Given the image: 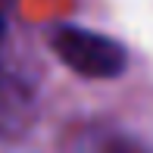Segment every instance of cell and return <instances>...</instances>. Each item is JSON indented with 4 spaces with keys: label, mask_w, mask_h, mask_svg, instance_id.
<instances>
[{
    "label": "cell",
    "mask_w": 153,
    "mask_h": 153,
    "mask_svg": "<svg viewBox=\"0 0 153 153\" xmlns=\"http://www.w3.org/2000/svg\"><path fill=\"white\" fill-rule=\"evenodd\" d=\"M50 50L66 69L81 78L109 81L119 78L128 69V47L109 34L78 28V25H59L50 31Z\"/></svg>",
    "instance_id": "1"
},
{
    "label": "cell",
    "mask_w": 153,
    "mask_h": 153,
    "mask_svg": "<svg viewBox=\"0 0 153 153\" xmlns=\"http://www.w3.org/2000/svg\"><path fill=\"white\" fill-rule=\"evenodd\" d=\"M31 91L0 69V137H19L31 119Z\"/></svg>",
    "instance_id": "2"
},
{
    "label": "cell",
    "mask_w": 153,
    "mask_h": 153,
    "mask_svg": "<svg viewBox=\"0 0 153 153\" xmlns=\"http://www.w3.org/2000/svg\"><path fill=\"white\" fill-rule=\"evenodd\" d=\"M94 153H150V150L141 137L128 134V131H109V134H103L97 141Z\"/></svg>",
    "instance_id": "3"
},
{
    "label": "cell",
    "mask_w": 153,
    "mask_h": 153,
    "mask_svg": "<svg viewBox=\"0 0 153 153\" xmlns=\"http://www.w3.org/2000/svg\"><path fill=\"white\" fill-rule=\"evenodd\" d=\"M3 38H6V19H3V10H0V44H3Z\"/></svg>",
    "instance_id": "4"
}]
</instances>
